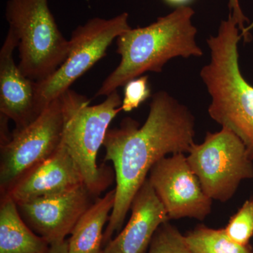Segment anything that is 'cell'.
Returning <instances> with one entry per match:
<instances>
[{
    "label": "cell",
    "mask_w": 253,
    "mask_h": 253,
    "mask_svg": "<svg viewBox=\"0 0 253 253\" xmlns=\"http://www.w3.org/2000/svg\"><path fill=\"white\" fill-rule=\"evenodd\" d=\"M195 136L194 115L163 90L153 95L142 126L126 118L120 127L109 129L103 146L104 161L113 163L116 172V201L104 231L103 247L121 231L131 201L151 168L168 155L189 153Z\"/></svg>",
    "instance_id": "cell-1"
},
{
    "label": "cell",
    "mask_w": 253,
    "mask_h": 253,
    "mask_svg": "<svg viewBox=\"0 0 253 253\" xmlns=\"http://www.w3.org/2000/svg\"><path fill=\"white\" fill-rule=\"evenodd\" d=\"M194 14L190 6H178L149 26L131 28L118 36L121 61L96 96H107L145 73H162L165 65L174 58L203 56L204 51L196 41L197 29L192 23Z\"/></svg>",
    "instance_id": "cell-2"
},
{
    "label": "cell",
    "mask_w": 253,
    "mask_h": 253,
    "mask_svg": "<svg viewBox=\"0 0 253 253\" xmlns=\"http://www.w3.org/2000/svg\"><path fill=\"white\" fill-rule=\"evenodd\" d=\"M231 14L207 39L210 61L200 76L211 96L208 114L243 141L253 159V86L240 70L238 44L243 35Z\"/></svg>",
    "instance_id": "cell-3"
},
{
    "label": "cell",
    "mask_w": 253,
    "mask_h": 253,
    "mask_svg": "<svg viewBox=\"0 0 253 253\" xmlns=\"http://www.w3.org/2000/svg\"><path fill=\"white\" fill-rule=\"evenodd\" d=\"M66 123L63 142L74 158L84 184L91 194L97 196L110 181L109 169L98 167L96 158L109 131L110 123L121 109L122 100L118 90L106 96L101 104L89 106L90 101L71 90L61 94Z\"/></svg>",
    "instance_id": "cell-4"
},
{
    "label": "cell",
    "mask_w": 253,
    "mask_h": 253,
    "mask_svg": "<svg viewBox=\"0 0 253 253\" xmlns=\"http://www.w3.org/2000/svg\"><path fill=\"white\" fill-rule=\"evenodd\" d=\"M49 0H8L5 18L18 41V67L31 81L53 74L66 60L71 44L60 31Z\"/></svg>",
    "instance_id": "cell-5"
},
{
    "label": "cell",
    "mask_w": 253,
    "mask_h": 253,
    "mask_svg": "<svg viewBox=\"0 0 253 253\" xmlns=\"http://www.w3.org/2000/svg\"><path fill=\"white\" fill-rule=\"evenodd\" d=\"M129 28V14L126 12L109 19L92 18L78 26L69 40L71 48L66 60L49 78L36 82L38 116L53 100L68 90L75 81L104 57L113 42Z\"/></svg>",
    "instance_id": "cell-6"
},
{
    "label": "cell",
    "mask_w": 253,
    "mask_h": 253,
    "mask_svg": "<svg viewBox=\"0 0 253 253\" xmlns=\"http://www.w3.org/2000/svg\"><path fill=\"white\" fill-rule=\"evenodd\" d=\"M187 161L208 197L229 201L243 181L253 178V159L239 136L221 127L208 132L201 144L193 145Z\"/></svg>",
    "instance_id": "cell-7"
},
{
    "label": "cell",
    "mask_w": 253,
    "mask_h": 253,
    "mask_svg": "<svg viewBox=\"0 0 253 253\" xmlns=\"http://www.w3.org/2000/svg\"><path fill=\"white\" fill-rule=\"evenodd\" d=\"M66 116L62 99L53 100L28 126L14 130L1 144V196L31 169L49 158L63 140Z\"/></svg>",
    "instance_id": "cell-8"
},
{
    "label": "cell",
    "mask_w": 253,
    "mask_h": 253,
    "mask_svg": "<svg viewBox=\"0 0 253 253\" xmlns=\"http://www.w3.org/2000/svg\"><path fill=\"white\" fill-rule=\"evenodd\" d=\"M148 179L169 219L189 217L203 221L211 214L212 200L204 192L185 154L158 161Z\"/></svg>",
    "instance_id": "cell-9"
},
{
    "label": "cell",
    "mask_w": 253,
    "mask_h": 253,
    "mask_svg": "<svg viewBox=\"0 0 253 253\" xmlns=\"http://www.w3.org/2000/svg\"><path fill=\"white\" fill-rule=\"evenodd\" d=\"M94 196L85 185L63 194L18 204L21 217L32 230L51 245L66 241Z\"/></svg>",
    "instance_id": "cell-10"
},
{
    "label": "cell",
    "mask_w": 253,
    "mask_h": 253,
    "mask_svg": "<svg viewBox=\"0 0 253 253\" xmlns=\"http://www.w3.org/2000/svg\"><path fill=\"white\" fill-rule=\"evenodd\" d=\"M84 185L74 158L63 141L52 156L31 169L3 196L16 204L63 194Z\"/></svg>",
    "instance_id": "cell-11"
},
{
    "label": "cell",
    "mask_w": 253,
    "mask_h": 253,
    "mask_svg": "<svg viewBox=\"0 0 253 253\" xmlns=\"http://www.w3.org/2000/svg\"><path fill=\"white\" fill-rule=\"evenodd\" d=\"M18 41L8 30L0 49V115L15 123L14 130L28 126L37 117L36 82L26 77L15 62Z\"/></svg>",
    "instance_id": "cell-12"
},
{
    "label": "cell",
    "mask_w": 253,
    "mask_h": 253,
    "mask_svg": "<svg viewBox=\"0 0 253 253\" xmlns=\"http://www.w3.org/2000/svg\"><path fill=\"white\" fill-rule=\"evenodd\" d=\"M130 211L127 224L102 253H146L156 231L169 220L148 178L131 201Z\"/></svg>",
    "instance_id": "cell-13"
},
{
    "label": "cell",
    "mask_w": 253,
    "mask_h": 253,
    "mask_svg": "<svg viewBox=\"0 0 253 253\" xmlns=\"http://www.w3.org/2000/svg\"><path fill=\"white\" fill-rule=\"evenodd\" d=\"M116 201V190L96 199L86 209L67 240L70 253H101L105 224L109 221Z\"/></svg>",
    "instance_id": "cell-14"
},
{
    "label": "cell",
    "mask_w": 253,
    "mask_h": 253,
    "mask_svg": "<svg viewBox=\"0 0 253 253\" xmlns=\"http://www.w3.org/2000/svg\"><path fill=\"white\" fill-rule=\"evenodd\" d=\"M50 245L26 224L17 204L1 196L0 206V253H47Z\"/></svg>",
    "instance_id": "cell-15"
},
{
    "label": "cell",
    "mask_w": 253,
    "mask_h": 253,
    "mask_svg": "<svg viewBox=\"0 0 253 253\" xmlns=\"http://www.w3.org/2000/svg\"><path fill=\"white\" fill-rule=\"evenodd\" d=\"M186 244L194 253H253L250 245L231 241L224 229H212L199 224L184 235Z\"/></svg>",
    "instance_id": "cell-16"
},
{
    "label": "cell",
    "mask_w": 253,
    "mask_h": 253,
    "mask_svg": "<svg viewBox=\"0 0 253 253\" xmlns=\"http://www.w3.org/2000/svg\"><path fill=\"white\" fill-rule=\"evenodd\" d=\"M224 229L228 237L236 244L250 245L253 236V198L245 201Z\"/></svg>",
    "instance_id": "cell-17"
},
{
    "label": "cell",
    "mask_w": 253,
    "mask_h": 253,
    "mask_svg": "<svg viewBox=\"0 0 253 253\" xmlns=\"http://www.w3.org/2000/svg\"><path fill=\"white\" fill-rule=\"evenodd\" d=\"M148 253H194L186 244L184 235L169 221L155 233Z\"/></svg>",
    "instance_id": "cell-18"
},
{
    "label": "cell",
    "mask_w": 253,
    "mask_h": 253,
    "mask_svg": "<svg viewBox=\"0 0 253 253\" xmlns=\"http://www.w3.org/2000/svg\"><path fill=\"white\" fill-rule=\"evenodd\" d=\"M123 95V111L128 113L137 109L151 95L148 76H139L127 82L125 84Z\"/></svg>",
    "instance_id": "cell-19"
},
{
    "label": "cell",
    "mask_w": 253,
    "mask_h": 253,
    "mask_svg": "<svg viewBox=\"0 0 253 253\" xmlns=\"http://www.w3.org/2000/svg\"><path fill=\"white\" fill-rule=\"evenodd\" d=\"M228 6H229V14L231 15L233 19L237 24L243 37L246 39L247 33H246V28H245V23L249 22V20L243 13L242 9L240 6L239 0H229Z\"/></svg>",
    "instance_id": "cell-20"
},
{
    "label": "cell",
    "mask_w": 253,
    "mask_h": 253,
    "mask_svg": "<svg viewBox=\"0 0 253 253\" xmlns=\"http://www.w3.org/2000/svg\"><path fill=\"white\" fill-rule=\"evenodd\" d=\"M47 253H70L67 240L63 242L51 245Z\"/></svg>",
    "instance_id": "cell-21"
},
{
    "label": "cell",
    "mask_w": 253,
    "mask_h": 253,
    "mask_svg": "<svg viewBox=\"0 0 253 253\" xmlns=\"http://www.w3.org/2000/svg\"><path fill=\"white\" fill-rule=\"evenodd\" d=\"M166 2L169 4L177 5V6H185L186 3L189 2L191 0H165Z\"/></svg>",
    "instance_id": "cell-22"
}]
</instances>
